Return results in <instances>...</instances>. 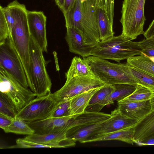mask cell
<instances>
[{
  "label": "cell",
  "mask_w": 154,
  "mask_h": 154,
  "mask_svg": "<svg viewBox=\"0 0 154 154\" xmlns=\"http://www.w3.org/2000/svg\"><path fill=\"white\" fill-rule=\"evenodd\" d=\"M9 36L8 24L2 10L0 8V45L3 43Z\"/></svg>",
  "instance_id": "33"
},
{
  "label": "cell",
  "mask_w": 154,
  "mask_h": 154,
  "mask_svg": "<svg viewBox=\"0 0 154 154\" xmlns=\"http://www.w3.org/2000/svg\"><path fill=\"white\" fill-rule=\"evenodd\" d=\"M153 92L152 97L150 99V104L152 110H154V89L152 90Z\"/></svg>",
  "instance_id": "39"
},
{
  "label": "cell",
  "mask_w": 154,
  "mask_h": 154,
  "mask_svg": "<svg viewBox=\"0 0 154 154\" xmlns=\"http://www.w3.org/2000/svg\"><path fill=\"white\" fill-rule=\"evenodd\" d=\"M126 64L127 72L137 82V84L152 90L154 89V77L142 70Z\"/></svg>",
  "instance_id": "26"
},
{
  "label": "cell",
  "mask_w": 154,
  "mask_h": 154,
  "mask_svg": "<svg viewBox=\"0 0 154 154\" xmlns=\"http://www.w3.org/2000/svg\"><path fill=\"white\" fill-rule=\"evenodd\" d=\"M95 0H76L72 8L63 14L66 27L80 30L85 44L93 47L100 41L95 15Z\"/></svg>",
  "instance_id": "1"
},
{
  "label": "cell",
  "mask_w": 154,
  "mask_h": 154,
  "mask_svg": "<svg viewBox=\"0 0 154 154\" xmlns=\"http://www.w3.org/2000/svg\"><path fill=\"white\" fill-rule=\"evenodd\" d=\"M85 58L96 77L106 84H127L137 85V82L127 71L126 63H112L93 56Z\"/></svg>",
  "instance_id": "5"
},
{
  "label": "cell",
  "mask_w": 154,
  "mask_h": 154,
  "mask_svg": "<svg viewBox=\"0 0 154 154\" xmlns=\"http://www.w3.org/2000/svg\"><path fill=\"white\" fill-rule=\"evenodd\" d=\"M16 145L9 146L8 148H52L50 146L36 143L28 140L25 138H18L16 140Z\"/></svg>",
  "instance_id": "30"
},
{
  "label": "cell",
  "mask_w": 154,
  "mask_h": 154,
  "mask_svg": "<svg viewBox=\"0 0 154 154\" xmlns=\"http://www.w3.org/2000/svg\"><path fill=\"white\" fill-rule=\"evenodd\" d=\"M71 116L60 117H48L44 119L27 122L35 131L40 134L54 133H66Z\"/></svg>",
  "instance_id": "15"
},
{
  "label": "cell",
  "mask_w": 154,
  "mask_h": 154,
  "mask_svg": "<svg viewBox=\"0 0 154 154\" xmlns=\"http://www.w3.org/2000/svg\"><path fill=\"white\" fill-rule=\"evenodd\" d=\"M128 65L142 70L154 77V57L142 54L127 60Z\"/></svg>",
  "instance_id": "23"
},
{
  "label": "cell",
  "mask_w": 154,
  "mask_h": 154,
  "mask_svg": "<svg viewBox=\"0 0 154 154\" xmlns=\"http://www.w3.org/2000/svg\"><path fill=\"white\" fill-rule=\"evenodd\" d=\"M114 90L101 102L100 109L101 110L106 105L113 104L114 101H120L128 96L135 90L136 86L127 84H117L112 85Z\"/></svg>",
  "instance_id": "21"
},
{
  "label": "cell",
  "mask_w": 154,
  "mask_h": 154,
  "mask_svg": "<svg viewBox=\"0 0 154 154\" xmlns=\"http://www.w3.org/2000/svg\"><path fill=\"white\" fill-rule=\"evenodd\" d=\"M146 0H123L120 21L122 26V35L131 39L136 38L144 32L143 28L146 19L144 15Z\"/></svg>",
  "instance_id": "7"
},
{
  "label": "cell",
  "mask_w": 154,
  "mask_h": 154,
  "mask_svg": "<svg viewBox=\"0 0 154 154\" xmlns=\"http://www.w3.org/2000/svg\"><path fill=\"white\" fill-rule=\"evenodd\" d=\"M54 1L56 5L60 10L63 5L64 0H54Z\"/></svg>",
  "instance_id": "38"
},
{
  "label": "cell",
  "mask_w": 154,
  "mask_h": 154,
  "mask_svg": "<svg viewBox=\"0 0 154 154\" xmlns=\"http://www.w3.org/2000/svg\"><path fill=\"white\" fill-rule=\"evenodd\" d=\"M119 110L122 114L138 122L152 110L150 100L132 102H118Z\"/></svg>",
  "instance_id": "18"
},
{
  "label": "cell",
  "mask_w": 154,
  "mask_h": 154,
  "mask_svg": "<svg viewBox=\"0 0 154 154\" xmlns=\"http://www.w3.org/2000/svg\"><path fill=\"white\" fill-rule=\"evenodd\" d=\"M14 118L0 113V127L4 130L12 122Z\"/></svg>",
  "instance_id": "34"
},
{
  "label": "cell",
  "mask_w": 154,
  "mask_h": 154,
  "mask_svg": "<svg viewBox=\"0 0 154 154\" xmlns=\"http://www.w3.org/2000/svg\"><path fill=\"white\" fill-rule=\"evenodd\" d=\"M111 116V114L102 112L85 111L71 119L66 133V137L75 142L85 143Z\"/></svg>",
  "instance_id": "4"
},
{
  "label": "cell",
  "mask_w": 154,
  "mask_h": 154,
  "mask_svg": "<svg viewBox=\"0 0 154 154\" xmlns=\"http://www.w3.org/2000/svg\"><path fill=\"white\" fill-rule=\"evenodd\" d=\"M3 130L6 133H11L27 135L35 133L34 130L26 122L15 117L11 123Z\"/></svg>",
  "instance_id": "28"
},
{
  "label": "cell",
  "mask_w": 154,
  "mask_h": 154,
  "mask_svg": "<svg viewBox=\"0 0 154 154\" xmlns=\"http://www.w3.org/2000/svg\"><path fill=\"white\" fill-rule=\"evenodd\" d=\"M60 102L51 92L43 96L37 97L17 112L15 117L26 122L48 118Z\"/></svg>",
  "instance_id": "8"
},
{
  "label": "cell",
  "mask_w": 154,
  "mask_h": 154,
  "mask_svg": "<svg viewBox=\"0 0 154 154\" xmlns=\"http://www.w3.org/2000/svg\"><path fill=\"white\" fill-rule=\"evenodd\" d=\"M66 28L65 38L68 44L69 51L84 57L91 56L93 47L85 44L82 32L75 27Z\"/></svg>",
  "instance_id": "17"
},
{
  "label": "cell",
  "mask_w": 154,
  "mask_h": 154,
  "mask_svg": "<svg viewBox=\"0 0 154 154\" xmlns=\"http://www.w3.org/2000/svg\"><path fill=\"white\" fill-rule=\"evenodd\" d=\"M115 90L112 85H106L98 90L92 96L85 111L100 112V104L102 100L110 95Z\"/></svg>",
  "instance_id": "25"
},
{
  "label": "cell",
  "mask_w": 154,
  "mask_h": 154,
  "mask_svg": "<svg viewBox=\"0 0 154 154\" xmlns=\"http://www.w3.org/2000/svg\"><path fill=\"white\" fill-rule=\"evenodd\" d=\"M70 100L60 101L49 117H60L70 116Z\"/></svg>",
  "instance_id": "31"
},
{
  "label": "cell",
  "mask_w": 154,
  "mask_h": 154,
  "mask_svg": "<svg viewBox=\"0 0 154 154\" xmlns=\"http://www.w3.org/2000/svg\"><path fill=\"white\" fill-rule=\"evenodd\" d=\"M66 79L63 86L53 93L60 101L69 100L84 92L107 85L97 78L88 77L76 76Z\"/></svg>",
  "instance_id": "11"
},
{
  "label": "cell",
  "mask_w": 154,
  "mask_h": 154,
  "mask_svg": "<svg viewBox=\"0 0 154 154\" xmlns=\"http://www.w3.org/2000/svg\"><path fill=\"white\" fill-rule=\"evenodd\" d=\"M114 0H96L95 15L100 40L104 41L114 36L113 24Z\"/></svg>",
  "instance_id": "12"
},
{
  "label": "cell",
  "mask_w": 154,
  "mask_h": 154,
  "mask_svg": "<svg viewBox=\"0 0 154 154\" xmlns=\"http://www.w3.org/2000/svg\"><path fill=\"white\" fill-rule=\"evenodd\" d=\"M27 17L30 35L36 42L43 52H47L46 17L42 11L27 10Z\"/></svg>",
  "instance_id": "13"
},
{
  "label": "cell",
  "mask_w": 154,
  "mask_h": 154,
  "mask_svg": "<svg viewBox=\"0 0 154 154\" xmlns=\"http://www.w3.org/2000/svg\"><path fill=\"white\" fill-rule=\"evenodd\" d=\"M111 117L90 140L101 135L118 131L134 127L138 122L137 119L130 118L121 113L119 108L112 111Z\"/></svg>",
  "instance_id": "14"
},
{
  "label": "cell",
  "mask_w": 154,
  "mask_h": 154,
  "mask_svg": "<svg viewBox=\"0 0 154 154\" xmlns=\"http://www.w3.org/2000/svg\"><path fill=\"white\" fill-rule=\"evenodd\" d=\"M24 138L36 143L51 146L52 148L74 146L76 144L75 141L67 138L66 132L43 134L35 133Z\"/></svg>",
  "instance_id": "16"
},
{
  "label": "cell",
  "mask_w": 154,
  "mask_h": 154,
  "mask_svg": "<svg viewBox=\"0 0 154 154\" xmlns=\"http://www.w3.org/2000/svg\"><path fill=\"white\" fill-rule=\"evenodd\" d=\"M0 67L23 86L29 87L23 65L11 38L0 45Z\"/></svg>",
  "instance_id": "9"
},
{
  "label": "cell",
  "mask_w": 154,
  "mask_h": 154,
  "mask_svg": "<svg viewBox=\"0 0 154 154\" xmlns=\"http://www.w3.org/2000/svg\"><path fill=\"white\" fill-rule=\"evenodd\" d=\"M41 48L30 35L29 43L31 85L30 89L37 97L51 92L52 83L48 73Z\"/></svg>",
  "instance_id": "6"
},
{
  "label": "cell",
  "mask_w": 154,
  "mask_h": 154,
  "mask_svg": "<svg viewBox=\"0 0 154 154\" xmlns=\"http://www.w3.org/2000/svg\"><path fill=\"white\" fill-rule=\"evenodd\" d=\"M76 0H64L63 5L60 10L63 14L69 11L74 6Z\"/></svg>",
  "instance_id": "37"
},
{
  "label": "cell",
  "mask_w": 154,
  "mask_h": 154,
  "mask_svg": "<svg viewBox=\"0 0 154 154\" xmlns=\"http://www.w3.org/2000/svg\"><path fill=\"white\" fill-rule=\"evenodd\" d=\"M134 132L133 127L120 130L101 135L97 138L88 140L87 143L116 140L133 145L134 143L133 136Z\"/></svg>",
  "instance_id": "24"
},
{
  "label": "cell",
  "mask_w": 154,
  "mask_h": 154,
  "mask_svg": "<svg viewBox=\"0 0 154 154\" xmlns=\"http://www.w3.org/2000/svg\"><path fill=\"white\" fill-rule=\"evenodd\" d=\"M136 143L140 146L154 145V132Z\"/></svg>",
  "instance_id": "35"
},
{
  "label": "cell",
  "mask_w": 154,
  "mask_h": 154,
  "mask_svg": "<svg viewBox=\"0 0 154 154\" xmlns=\"http://www.w3.org/2000/svg\"><path fill=\"white\" fill-rule=\"evenodd\" d=\"M137 42L122 34L104 41H100L93 47L91 56L118 62L142 54Z\"/></svg>",
  "instance_id": "3"
},
{
  "label": "cell",
  "mask_w": 154,
  "mask_h": 154,
  "mask_svg": "<svg viewBox=\"0 0 154 154\" xmlns=\"http://www.w3.org/2000/svg\"><path fill=\"white\" fill-rule=\"evenodd\" d=\"M65 76L66 79L76 76L97 78L85 58L77 57H75L72 60L70 66L65 73Z\"/></svg>",
  "instance_id": "22"
},
{
  "label": "cell",
  "mask_w": 154,
  "mask_h": 154,
  "mask_svg": "<svg viewBox=\"0 0 154 154\" xmlns=\"http://www.w3.org/2000/svg\"><path fill=\"white\" fill-rule=\"evenodd\" d=\"M143 35L146 38L154 41V19Z\"/></svg>",
  "instance_id": "36"
},
{
  "label": "cell",
  "mask_w": 154,
  "mask_h": 154,
  "mask_svg": "<svg viewBox=\"0 0 154 154\" xmlns=\"http://www.w3.org/2000/svg\"><path fill=\"white\" fill-rule=\"evenodd\" d=\"M133 139L134 143L154 132V110L152 111L139 121L133 127Z\"/></svg>",
  "instance_id": "20"
},
{
  "label": "cell",
  "mask_w": 154,
  "mask_h": 154,
  "mask_svg": "<svg viewBox=\"0 0 154 154\" xmlns=\"http://www.w3.org/2000/svg\"><path fill=\"white\" fill-rule=\"evenodd\" d=\"M153 92L150 89L137 84L135 91L131 94L118 102L127 103L143 101L150 100L152 97Z\"/></svg>",
  "instance_id": "27"
},
{
  "label": "cell",
  "mask_w": 154,
  "mask_h": 154,
  "mask_svg": "<svg viewBox=\"0 0 154 154\" xmlns=\"http://www.w3.org/2000/svg\"><path fill=\"white\" fill-rule=\"evenodd\" d=\"M17 113L11 101L6 95L0 92V113L15 118Z\"/></svg>",
  "instance_id": "29"
},
{
  "label": "cell",
  "mask_w": 154,
  "mask_h": 154,
  "mask_svg": "<svg viewBox=\"0 0 154 154\" xmlns=\"http://www.w3.org/2000/svg\"><path fill=\"white\" fill-rule=\"evenodd\" d=\"M102 87L90 90L70 99L69 100L70 116H73L74 118L83 113L92 96Z\"/></svg>",
  "instance_id": "19"
},
{
  "label": "cell",
  "mask_w": 154,
  "mask_h": 154,
  "mask_svg": "<svg viewBox=\"0 0 154 154\" xmlns=\"http://www.w3.org/2000/svg\"><path fill=\"white\" fill-rule=\"evenodd\" d=\"M0 92L11 101L17 112L36 96L31 89L23 86L0 67Z\"/></svg>",
  "instance_id": "10"
},
{
  "label": "cell",
  "mask_w": 154,
  "mask_h": 154,
  "mask_svg": "<svg viewBox=\"0 0 154 154\" xmlns=\"http://www.w3.org/2000/svg\"><path fill=\"white\" fill-rule=\"evenodd\" d=\"M142 53L147 56L154 57V41L145 38L137 42Z\"/></svg>",
  "instance_id": "32"
},
{
  "label": "cell",
  "mask_w": 154,
  "mask_h": 154,
  "mask_svg": "<svg viewBox=\"0 0 154 154\" xmlns=\"http://www.w3.org/2000/svg\"><path fill=\"white\" fill-rule=\"evenodd\" d=\"M16 21L9 37L11 38L21 59L26 75L29 87L31 86L29 43L30 37L25 5L15 0Z\"/></svg>",
  "instance_id": "2"
}]
</instances>
